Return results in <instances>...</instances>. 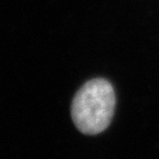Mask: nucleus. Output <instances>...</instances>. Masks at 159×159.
Returning a JSON list of instances; mask_svg holds the SVG:
<instances>
[{
  "label": "nucleus",
  "mask_w": 159,
  "mask_h": 159,
  "mask_svg": "<svg viewBox=\"0 0 159 159\" xmlns=\"http://www.w3.org/2000/svg\"><path fill=\"white\" fill-rule=\"evenodd\" d=\"M115 92L105 79H93L73 98L71 115L76 128L85 135H96L109 126L115 111Z\"/></svg>",
  "instance_id": "obj_1"
}]
</instances>
